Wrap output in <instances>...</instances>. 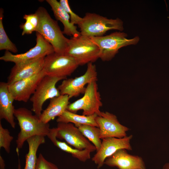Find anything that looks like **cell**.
Masks as SVG:
<instances>
[{
    "instance_id": "8992f818",
    "label": "cell",
    "mask_w": 169,
    "mask_h": 169,
    "mask_svg": "<svg viewBox=\"0 0 169 169\" xmlns=\"http://www.w3.org/2000/svg\"><path fill=\"white\" fill-rule=\"evenodd\" d=\"M84 94L82 97L70 103L67 110L75 113L82 110V115L85 116L95 114L100 115L101 113L100 108L102 106V103L97 81L88 84Z\"/></svg>"
},
{
    "instance_id": "4fadbf2b",
    "label": "cell",
    "mask_w": 169,
    "mask_h": 169,
    "mask_svg": "<svg viewBox=\"0 0 169 169\" xmlns=\"http://www.w3.org/2000/svg\"><path fill=\"white\" fill-rule=\"evenodd\" d=\"M95 120L100 130L101 139L110 137L123 138L127 136L126 132L129 129L120 123L115 115L107 111L101 112L100 115L96 117Z\"/></svg>"
},
{
    "instance_id": "5b68a950",
    "label": "cell",
    "mask_w": 169,
    "mask_h": 169,
    "mask_svg": "<svg viewBox=\"0 0 169 169\" xmlns=\"http://www.w3.org/2000/svg\"><path fill=\"white\" fill-rule=\"evenodd\" d=\"M127 36L126 33L119 32L106 36L90 38L99 48V58L105 61L111 60L121 48L136 44L139 40L138 36L128 39L126 38Z\"/></svg>"
},
{
    "instance_id": "83f0119b",
    "label": "cell",
    "mask_w": 169,
    "mask_h": 169,
    "mask_svg": "<svg viewBox=\"0 0 169 169\" xmlns=\"http://www.w3.org/2000/svg\"><path fill=\"white\" fill-rule=\"evenodd\" d=\"M35 169H59L53 163L47 161L41 153L37 158Z\"/></svg>"
},
{
    "instance_id": "3957f363",
    "label": "cell",
    "mask_w": 169,
    "mask_h": 169,
    "mask_svg": "<svg viewBox=\"0 0 169 169\" xmlns=\"http://www.w3.org/2000/svg\"><path fill=\"white\" fill-rule=\"evenodd\" d=\"M81 35L89 37L103 36L108 31L123 29V22L119 18L108 19L95 13H88L78 25Z\"/></svg>"
},
{
    "instance_id": "cb8c5ba5",
    "label": "cell",
    "mask_w": 169,
    "mask_h": 169,
    "mask_svg": "<svg viewBox=\"0 0 169 169\" xmlns=\"http://www.w3.org/2000/svg\"><path fill=\"white\" fill-rule=\"evenodd\" d=\"M3 11L0 10V50H6L16 53L18 51L16 46L10 40L4 28L3 23Z\"/></svg>"
},
{
    "instance_id": "9c48e42d",
    "label": "cell",
    "mask_w": 169,
    "mask_h": 169,
    "mask_svg": "<svg viewBox=\"0 0 169 169\" xmlns=\"http://www.w3.org/2000/svg\"><path fill=\"white\" fill-rule=\"evenodd\" d=\"M97 80V72L96 66L93 63L87 64L85 73L74 78L66 79L63 80L58 89L61 95H67L70 99L84 94L89 83Z\"/></svg>"
},
{
    "instance_id": "4dcf8cb0",
    "label": "cell",
    "mask_w": 169,
    "mask_h": 169,
    "mask_svg": "<svg viewBox=\"0 0 169 169\" xmlns=\"http://www.w3.org/2000/svg\"><path fill=\"white\" fill-rule=\"evenodd\" d=\"M18 169H21V166L19 159L18 158Z\"/></svg>"
},
{
    "instance_id": "44dd1931",
    "label": "cell",
    "mask_w": 169,
    "mask_h": 169,
    "mask_svg": "<svg viewBox=\"0 0 169 169\" xmlns=\"http://www.w3.org/2000/svg\"><path fill=\"white\" fill-rule=\"evenodd\" d=\"M97 114L90 116L80 115L70 112L67 110L56 120L58 123H73L75 126L80 125H87L99 127L95 119Z\"/></svg>"
},
{
    "instance_id": "ffe728a7",
    "label": "cell",
    "mask_w": 169,
    "mask_h": 169,
    "mask_svg": "<svg viewBox=\"0 0 169 169\" xmlns=\"http://www.w3.org/2000/svg\"><path fill=\"white\" fill-rule=\"evenodd\" d=\"M56 128H51L47 136L53 144L61 150L70 154L74 158L81 161L84 162L90 158V151L84 149L80 150L72 147L66 143L57 140L56 137Z\"/></svg>"
},
{
    "instance_id": "d4e9b609",
    "label": "cell",
    "mask_w": 169,
    "mask_h": 169,
    "mask_svg": "<svg viewBox=\"0 0 169 169\" xmlns=\"http://www.w3.org/2000/svg\"><path fill=\"white\" fill-rule=\"evenodd\" d=\"M25 22L20 26L23 30L22 35L31 34L37 30L39 24V19L38 15L35 12L34 13L25 14L23 17Z\"/></svg>"
},
{
    "instance_id": "9a60e30c",
    "label": "cell",
    "mask_w": 169,
    "mask_h": 169,
    "mask_svg": "<svg viewBox=\"0 0 169 169\" xmlns=\"http://www.w3.org/2000/svg\"><path fill=\"white\" fill-rule=\"evenodd\" d=\"M45 57L15 64L8 78V85L31 77L43 69Z\"/></svg>"
},
{
    "instance_id": "30bf717a",
    "label": "cell",
    "mask_w": 169,
    "mask_h": 169,
    "mask_svg": "<svg viewBox=\"0 0 169 169\" xmlns=\"http://www.w3.org/2000/svg\"><path fill=\"white\" fill-rule=\"evenodd\" d=\"M36 43L35 46L26 52L19 54H13L10 52L5 51L0 59L6 62H12L15 64L41 57H45L55 52L52 46L37 32H36Z\"/></svg>"
},
{
    "instance_id": "4316f807",
    "label": "cell",
    "mask_w": 169,
    "mask_h": 169,
    "mask_svg": "<svg viewBox=\"0 0 169 169\" xmlns=\"http://www.w3.org/2000/svg\"><path fill=\"white\" fill-rule=\"evenodd\" d=\"M60 4L69 15L70 17L71 22L73 24L79 25L81 22L82 18L74 13L70 8L68 1L67 0H60Z\"/></svg>"
},
{
    "instance_id": "52a82bcc",
    "label": "cell",
    "mask_w": 169,
    "mask_h": 169,
    "mask_svg": "<svg viewBox=\"0 0 169 169\" xmlns=\"http://www.w3.org/2000/svg\"><path fill=\"white\" fill-rule=\"evenodd\" d=\"M79 66L73 57L54 52L45 57L43 69L46 75L67 79Z\"/></svg>"
},
{
    "instance_id": "f546056e",
    "label": "cell",
    "mask_w": 169,
    "mask_h": 169,
    "mask_svg": "<svg viewBox=\"0 0 169 169\" xmlns=\"http://www.w3.org/2000/svg\"><path fill=\"white\" fill-rule=\"evenodd\" d=\"M162 169H169V162L166 163L163 166Z\"/></svg>"
},
{
    "instance_id": "8fae6325",
    "label": "cell",
    "mask_w": 169,
    "mask_h": 169,
    "mask_svg": "<svg viewBox=\"0 0 169 169\" xmlns=\"http://www.w3.org/2000/svg\"><path fill=\"white\" fill-rule=\"evenodd\" d=\"M56 128L57 138L64 139L70 145L80 150L87 149L92 152L96 151L79 129L71 123H58Z\"/></svg>"
},
{
    "instance_id": "2e32d148",
    "label": "cell",
    "mask_w": 169,
    "mask_h": 169,
    "mask_svg": "<svg viewBox=\"0 0 169 169\" xmlns=\"http://www.w3.org/2000/svg\"><path fill=\"white\" fill-rule=\"evenodd\" d=\"M104 164L119 169H146L142 158L128 154L126 150L120 149L105 160Z\"/></svg>"
},
{
    "instance_id": "484cf974",
    "label": "cell",
    "mask_w": 169,
    "mask_h": 169,
    "mask_svg": "<svg viewBox=\"0 0 169 169\" xmlns=\"http://www.w3.org/2000/svg\"><path fill=\"white\" fill-rule=\"evenodd\" d=\"M13 137L10 134L9 130L4 128L0 122V148H3L8 153L10 152L11 143Z\"/></svg>"
},
{
    "instance_id": "ac0fdd59",
    "label": "cell",
    "mask_w": 169,
    "mask_h": 169,
    "mask_svg": "<svg viewBox=\"0 0 169 169\" xmlns=\"http://www.w3.org/2000/svg\"><path fill=\"white\" fill-rule=\"evenodd\" d=\"M69 99L67 95H60L50 99L48 106L39 117L40 120L44 123H48L56 117L61 115L67 110L70 104Z\"/></svg>"
},
{
    "instance_id": "ba28073f",
    "label": "cell",
    "mask_w": 169,
    "mask_h": 169,
    "mask_svg": "<svg viewBox=\"0 0 169 169\" xmlns=\"http://www.w3.org/2000/svg\"><path fill=\"white\" fill-rule=\"evenodd\" d=\"M65 79L47 75L42 78L30 99L32 103V110L35 115L39 117L42 112L43 105L46 101L61 95L56 85L59 81Z\"/></svg>"
},
{
    "instance_id": "e0dca14e",
    "label": "cell",
    "mask_w": 169,
    "mask_h": 169,
    "mask_svg": "<svg viewBox=\"0 0 169 169\" xmlns=\"http://www.w3.org/2000/svg\"><path fill=\"white\" fill-rule=\"evenodd\" d=\"M14 99L10 93L7 82L0 83V120H5L13 128H15Z\"/></svg>"
},
{
    "instance_id": "d6986e66",
    "label": "cell",
    "mask_w": 169,
    "mask_h": 169,
    "mask_svg": "<svg viewBox=\"0 0 169 169\" xmlns=\"http://www.w3.org/2000/svg\"><path fill=\"white\" fill-rule=\"evenodd\" d=\"M46 1L51 6L56 19L63 24L64 34L72 37H78L81 35L80 32L77 30V27L71 23L70 16L62 7L59 2L56 0Z\"/></svg>"
},
{
    "instance_id": "277c9868",
    "label": "cell",
    "mask_w": 169,
    "mask_h": 169,
    "mask_svg": "<svg viewBox=\"0 0 169 169\" xmlns=\"http://www.w3.org/2000/svg\"><path fill=\"white\" fill-rule=\"evenodd\" d=\"M65 54L74 58L79 65L95 62L100 56L98 46L90 37L80 35L69 39Z\"/></svg>"
},
{
    "instance_id": "7c38bea8",
    "label": "cell",
    "mask_w": 169,
    "mask_h": 169,
    "mask_svg": "<svg viewBox=\"0 0 169 169\" xmlns=\"http://www.w3.org/2000/svg\"><path fill=\"white\" fill-rule=\"evenodd\" d=\"M132 137L131 135L121 138L110 137L103 139L101 146L92 157V161L97 165V167L99 169L103 165L106 158L118 150H132L130 141Z\"/></svg>"
},
{
    "instance_id": "5bb4252c",
    "label": "cell",
    "mask_w": 169,
    "mask_h": 169,
    "mask_svg": "<svg viewBox=\"0 0 169 169\" xmlns=\"http://www.w3.org/2000/svg\"><path fill=\"white\" fill-rule=\"evenodd\" d=\"M45 75L43 69L31 77L8 85L9 91L14 100L27 102L34 93L39 82Z\"/></svg>"
},
{
    "instance_id": "f1b7e54d",
    "label": "cell",
    "mask_w": 169,
    "mask_h": 169,
    "mask_svg": "<svg viewBox=\"0 0 169 169\" xmlns=\"http://www.w3.org/2000/svg\"><path fill=\"white\" fill-rule=\"evenodd\" d=\"M5 161L1 155H0V169H5Z\"/></svg>"
},
{
    "instance_id": "6da1fadb",
    "label": "cell",
    "mask_w": 169,
    "mask_h": 169,
    "mask_svg": "<svg viewBox=\"0 0 169 169\" xmlns=\"http://www.w3.org/2000/svg\"><path fill=\"white\" fill-rule=\"evenodd\" d=\"M14 115L20 129L16 140V151L18 155L19 150L28 138L35 136H47L51 128L49 123L41 121L38 116L33 115L32 112L26 108L15 109Z\"/></svg>"
},
{
    "instance_id": "7a4b0ae2",
    "label": "cell",
    "mask_w": 169,
    "mask_h": 169,
    "mask_svg": "<svg viewBox=\"0 0 169 169\" xmlns=\"http://www.w3.org/2000/svg\"><path fill=\"white\" fill-rule=\"evenodd\" d=\"M36 13L39 19L36 32L52 46L55 53L64 54L69 39L64 36L57 22L51 18L45 8L40 7Z\"/></svg>"
},
{
    "instance_id": "603a6c76",
    "label": "cell",
    "mask_w": 169,
    "mask_h": 169,
    "mask_svg": "<svg viewBox=\"0 0 169 169\" xmlns=\"http://www.w3.org/2000/svg\"><path fill=\"white\" fill-rule=\"evenodd\" d=\"M75 126L86 138L93 144L96 148V151H98L102 144L99 127L87 125H80Z\"/></svg>"
},
{
    "instance_id": "7402d4cb",
    "label": "cell",
    "mask_w": 169,
    "mask_h": 169,
    "mask_svg": "<svg viewBox=\"0 0 169 169\" xmlns=\"http://www.w3.org/2000/svg\"><path fill=\"white\" fill-rule=\"evenodd\" d=\"M44 137L35 136L27 140L28 145V151L25 156V164L24 169H35L38 158L37 152L39 146L45 142Z\"/></svg>"
}]
</instances>
